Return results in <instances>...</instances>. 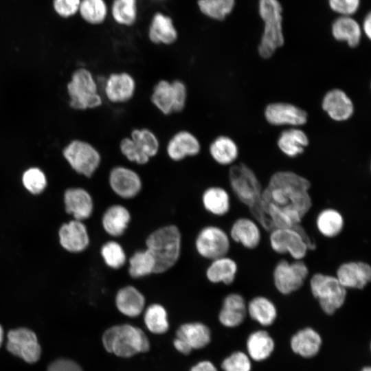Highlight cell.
I'll return each instance as SVG.
<instances>
[{"instance_id":"6da1fadb","label":"cell","mask_w":371,"mask_h":371,"mask_svg":"<svg viewBox=\"0 0 371 371\" xmlns=\"http://www.w3.org/2000/svg\"><path fill=\"white\" fill-rule=\"evenodd\" d=\"M311 183L291 171L273 173L262 190L261 205L273 228L296 227L312 207Z\"/></svg>"},{"instance_id":"7a4b0ae2","label":"cell","mask_w":371,"mask_h":371,"mask_svg":"<svg viewBox=\"0 0 371 371\" xmlns=\"http://www.w3.org/2000/svg\"><path fill=\"white\" fill-rule=\"evenodd\" d=\"M229 182L236 198L247 206L255 221L267 231L273 226L261 205L263 188L254 172L246 164L232 166L229 170Z\"/></svg>"},{"instance_id":"3957f363","label":"cell","mask_w":371,"mask_h":371,"mask_svg":"<svg viewBox=\"0 0 371 371\" xmlns=\"http://www.w3.org/2000/svg\"><path fill=\"white\" fill-rule=\"evenodd\" d=\"M145 244L155 261V273L161 274L175 267L180 258L181 232L174 224L163 225L148 235Z\"/></svg>"},{"instance_id":"277c9868","label":"cell","mask_w":371,"mask_h":371,"mask_svg":"<svg viewBox=\"0 0 371 371\" xmlns=\"http://www.w3.org/2000/svg\"><path fill=\"white\" fill-rule=\"evenodd\" d=\"M105 350L115 355L128 358L150 349V341L139 328L128 324H117L106 329L102 335Z\"/></svg>"},{"instance_id":"5b68a950","label":"cell","mask_w":371,"mask_h":371,"mask_svg":"<svg viewBox=\"0 0 371 371\" xmlns=\"http://www.w3.org/2000/svg\"><path fill=\"white\" fill-rule=\"evenodd\" d=\"M258 12L264 22V31L258 51L262 58H269L284 43L282 7L278 0H259Z\"/></svg>"},{"instance_id":"8992f818","label":"cell","mask_w":371,"mask_h":371,"mask_svg":"<svg viewBox=\"0 0 371 371\" xmlns=\"http://www.w3.org/2000/svg\"><path fill=\"white\" fill-rule=\"evenodd\" d=\"M269 241L276 254H289L295 260H303L308 250L315 248V243L301 225L274 228L270 231Z\"/></svg>"},{"instance_id":"52a82bcc","label":"cell","mask_w":371,"mask_h":371,"mask_svg":"<svg viewBox=\"0 0 371 371\" xmlns=\"http://www.w3.org/2000/svg\"><path fill=\"white\" fill-rule=\"evenodd\" d=\"M310 289L312 295L326 315L335 314L345 304L347 290L335 276L322 273L313 274L310 280Z\"/></svg>"},{"instance_id":"ba28073f","label":"cell","mask_w":371,"mask_h":371,"mask_svg":"<svg viewBox=\"0 0 371 371\" xmlns=\"http://www.w3.org/2000/svg\"><path fill=\"white\" fill-rule=\"evenodd\" d=\"M67 91L69 104L74 109H95L102 104L96 80L87 69L79 68L73 73Z\"/></svg>"},{"instance_id":"9c48e42d","label":"cell","mask_w":371,"mask_h":371,"mask_svg":"<svg viewBox=\"0 0 371 371\" xmlns=\"http://www.w3.org/2000/svg\"><path fill=\"white\" fill-rule=\"evenodd\" d=\"M188 101V88L179 79H161L153 87L150 102L164 115L181 112Z\"/></svg>"},{"instance_id":"30bf717a","label":"cell","mask_w":371,"mask_h":371,"mask_svg":"<svg viewBox=\"0 0 371 371\" xmlns=\"http://www.w3.org/2000/svg\"><path fill=\"white\" fill-rule=\"evenodd\" d=\"M63 155L71 167L78 174L91 177L102 162L99 150L90 143L76 139L63 150Z\"/></svg>"},{"instance_id":"8fae6325","label":"cell","mask_w":371,"mask_h":371,"mask_svg":"<svg viewBox=\"0 0 371 371\" xmlns=\"http://www.w3.org/2000/svg\"><path fill=\"white\" fill-rule=\"evenodd\" d=\"M231 239L223 228L209 225L202 227L194 240V248L201 258L212 260L227 256L229 251Z\"/></svg>"},{"instance_id":"7c38bea8","label":"cell","mask_w":371,"mask_h":371,"mask_svg":"<svg viewBox=\"0 0 371 371\" xmlns=\"http://www.w3.org/2000/svg\"><path fill=\"white\" fill-rule=\"evenodd\" d=\"M308 274V268L303 260H281L273 271V284L280 293L290 295L303 286Z\"/></svg>"},{"instance_id":"4fadbf2b","label":"cell","mask_w":371,"mask_h":371,"mask_svg":"<svg viewBox=\"0 0 371 371\" xmlns=\"http://www.w3.org/2000/svg\"><path fill=\"white\" fill-rule=\"evenodd\" d=\"M108 182L112 192L125 200L135 198L143 188L139 174L135 170L124 165L111 168L109 172Z\"/></svg>"},{"instance_id":"5bb4252c","label":"cell","mask_w":371,"mask_h":371,"mask_svg":"<svg viewBox=\"0 0 371 371\" xmlns=\"http://www.w3.org/2000/svg\"><path fill=\"white\" fill-rule=\"evenodd\" d=\"M6 348L10 352L27 363L37 361L41 352L36 334L26 328L10 330Z\"/></svg>"},{"instance_id":"9a60e30c","label":"cell","mask_w":371,"mask_h":371,"mask_svg":"<svg viewBox=\"0 0 371 371\" xmlns=\"http://www.w3.org/2000/svg\"><path fill=\"white\" fill-rule=\"evenodd\" d=\"M103 89L104 97L109 102L115 104H124L135 96L137 82L129 72H113L105 79Z\"/></svg>"},{"instance_id":"2e32d148","label":"cell","mask_w":371,"mask_h":371,"mask_svg":"<svg viewBox=\"0 0 371 371\" xmlns=\"http://www.w3.org/2000/svg\"><path fill=\"white\" fill-rule=\"evenodd\" d=\"M201 148V143L195 134L188 130H179L168 140L166 153L171 161L179 162L199 155Z\"/></svg>"},{"instance_id":"e0dca14e","label":"cell","mask_w":371,"mask_h":371,"mask_svg":"<svg viewBox=\"0 0 371 371\" xmlns=\"http://www.w3.org/2000/svg\"><path fill=\"white\" fill-rule=\"evenodd\" d=\"M335 276L346 290H361L371 280V267L364 261L345 262L338 267Z\"/></svg>"},{"instance_id":"ac0fdd59","label":"cell","mask_w":371,"mask_h":371,"mask_svg":"<svg viewBox=\"0 0 371 371\" xmlns=\"http://www.w3.org/2000/svg\"><path fill=\"white\" fill-rule=\"evenodd\" d=\"M265 117L272 125L300 126L306 123L308 115L305 111L292 104L274 102L266 106Z\"/></svg>"},{"instance_id":"d6986e66","label":"cell","mask_w":371,"mask_h":371,"mask_svg":"<svg viewBox=\"0 0 371 371\" xmlns=\"http://www.w3.org/2000/svg\"><path fill=\"white\" fill-rule=\"evenodd\" d=\"M59 240L64 249L77 253L87 248L90 239L86 225L82 221L74 219L61 226Z\"/></svg>"},{"instance_id":"ffe728a7","label":"cell","mask_w":371,"mask_h":371,"mask_svg":"<svg viewBox=\"0 0 371 371\" xmlns=\"http://www.w3.org/2000/svg\"><path fill=\"white\" fill-rule=\"evenodd\" d=\"M131 219V213L125 205L115 203L105 210L101 223L104 231L111 237L117 238L125 234Z\"/></svg>"},{"instance_id":"44dd1931","label":"cell","mask_w":371,"mask_h":371,"mask_svg":"<svg viewBox=\"0 0 371 371\" xmlns=\"http://www.w3.org/2000/svg\"><path fill=\"white\" fill-rule=\"evenodd\" d=\"M229 236L231 240L248 249H256L262 239L260 225L247 217L237 218L230 227Z\"/></svg>"},{"instance_id":"7402d4cb","label":"cell","mask_w":371,"mask_h":371,"mask_svg":"<svg viewBox=\"0 0 371 371\" xmlns=\"http://www.w3.org/2000/svg\"><path fill=\"white\" fill-rule=\"evenodd\" d=\"M115 304L122 315L137 317L146 308V298L136 286L128 284L120 288L115 293Z\"/></svg>"},{"instance_id":"603a6c76","label":"cell","mask_w":371,"mask_h":371,"mask_svg":"<svg viewBox=\"0 0 371 371\" xmlns=\"http://www.w3.org/2000/svg\"><path fill=\"white\" fill-rule=\"evenodd\" d=\"M247 303L243 295L237 293L227 294L223 299L218 313L220 323L228 328L239 326L247 316Z\"/></svg>"},{"instance_id":"cb8c5ba5","label":"cell","mask_w":371,"mask_h":371,"mask_svg":"<svg viewBox=\"0 0 371 371\" xmlns=\"http://www.w3.org/2000/svg\"><path fill=\"white\" fill-rule=\"evenodd\" d=\"M322 106L331 119L337 122L350 118L355 110L351 99L339 89L330 90L325 94Z\"/></svg>"},{"instance_id":"d4e9b609","label":"cell","mask_w":371,"mask_h":371,"mask_svg":"<svg viewBox=\"0 0 371 371\" xmlns=\"http://www.w3.org/2000/svg\"><path fill=\"white\" fill-rule=\"evenodd\" d=\"M322 345L321 335L311 327L297 330L290 339L291 350L304 359L315 357L320 351Z\"/></svg>"},{"instance_id":"484cf974","label":"cell","mask_w":371,"mask_h":371,"mask_svg":"<svg viewBox=\"0 0 371 371\" xmlns=\"http://www.w3.org/2000/svg\"><path fill=\"white\" fill-rule=\"evenodd\" d=\"M148 36L155 45H170L177 41L178 32L170 16L156 12L149 25Z\"/></svg>"},{"instance_id":"4316f807","label":"cell","mask_w":371,"mask_h":371,"mask_svg":"<svg viewBox=\"0 0 371 371\" xmlns=\"http://www.w3.org/2000/svg\"><path fill=\"white\" fill-rule=\"evenodd\" d=\"M66 212L74 219L84 221L89 218L93 211V201L91 194L85 189L74 188L67 190L64 196Z\"/></svg>"},{"instance_id":"83f0119b","label":"cell","mask_w":371,"mask_h":371,"mask_svg":"<svg viewBox=\"0 0 371 371\" xmlns=\"http://www.w3.org/2000/svg\"><path fill=\"white\" fill-rule=\"evenodd\" d=\"M238 272L236 262L227 255L210 261L205 270L207 280L213 284H232Z\"/></svg>"},{"instance_id":"f1b7e54d","label":"cell","mask_w":371,"mask_h":371,"mask_svg":"<svg viewBox=\"0 0 371 371\" xmlns=\"http://www.w3.org/2000/svg\"><path fill=\"white\" fill-rule=\"evenodd\" d=\"M201 203L205 210L215 216H223L230 210L231 199L223 187L212 186L204 190Z\"/></svg>"},{"instance_id":"f546056e","label":"cell","mask_w":371,"mask_h":371,"mask_svg":"<svg viewBox=\"0 0 371 371\" xmlns=\"http://www.w3.org/2000/svg\"><path fill=\"white\" fill-rule=\"evenodd\" d=\"M246 348L251 361L261 362L271 356L275 350V341L267 331L258 330L248 336Z\"/></svg>"},{"instance_id":"4dcf8cb0","label":"cell","mask_w":371,"mask_h":371,"mask_svg":"<svg viewBox=\"0 0 371 371\" xmlns=\"http://www.w3.org/2000/svg\"><path fill=\"white\" fill-rule=\"evenodd\" d=\"M247 315L260 326H271L277 319L278 309L276 304L269 298L263 296H255L247 305Z\"/></svg>"},{"instance_id":"1f68e13d","label":"cell","mask_w":371,"mask_h":371,"mask_svg":"<svg viewBox=\"0 0 371 371\" xmlns=\"http://www.w3.org/2000/svg\"><path fill=\"white\" fill-rule=\"evenodd\" d=\"M331 32L334 38L344 41L350 47H357L361 39L362 30L358 22L350 16H340L332 23Z\"/></svg>"},{"instance_id":"d6a6232c","label":"cell","mask_w":371,"mask_h":371,"mask_svg":"<svg viewBox=\"0 0 371 371\" xmlns=\"http://www.w3.org/2000/svg\"><path fill=\"white\" fill-rule=\"evenodd\" d=\"M176 337L183 341L192 350L201 349L210 342L211 331L201 322L186 323L177 329Z\"/></svg>"},{"instance_id":"836d02e7","label":"cell","mask_w":371,"mask_h":371,"mask_svg":"<svg viewBox=\"0 0 371 371\" xmlns=\"http://www.w3.org/2000/svg\"><path fill=\"white\" fill-rule=\"evenodd\" d=\"M208 151L212 159L221 166L232 164L239 153L236 142L226 135H219L214 139L209 146Z\"/></svg>"},{"instance_id":"e575fe53","label":"cell","mask_w":371,"mask_h":371,"mask_svg":"<svg viewBox=\"0 0 371 371\" xmlns=\"http://www.w3.org/2000/svg\"><path fill=\"white\" fill-rule=\"evenodd\" d=\"M344 218L341 213L333 207L321 210L316 218V227L318 232L324 237L333 238L343 231Z\"/></svg>"},{"instance_id":"d590c367","label":"cell","mask_w":371,"mask_h":371,"mask_svg":"<svg viewBox=\"0 0 371 371\" xmlns=\"http://www.w3.org/2000/svg\"><path fill=\"white\" fill-rule=\"evenodd\" d=\"M308 142L306 134L303 131L295 128L282 131L278 139L280 150L290 157H295L303 153Z\"/></svg>"},{"instance_id":"8d00e7d4","label":"cell","mask_w":371,"mask_h":371,"mask_svg":"<svg viewBox=\"0 0 371 371\" xmlns=\"http://www.w3.org/2000/svg\"><path fill=\"white\" fill-rule=\"evenodd\" d=\"M127 262L128 275L133 279H140L155 273V261L146 248L135 251Z\"/></svg>"},{"instance_id":"74e56055","label":"cell","mask_w":371,"mask_h":371,"mask_svg":"<svg viewBox=\"0 0 371 371\" xmlns=\"http://www.w3.org/2000/svg\"><path fill=\"white\" fill-rule=\"evenodd\" d=\"M144 321L148 330L154 334H164L169 328L168 313L165 307L153 303L145 308Z\"/></svg>"},{"instance_id":"f35d334b","label":"cell","mask_w":371,"mask_h":371,"mask_svg":"<svg viewBox=\"0 0 371 371\" xmlns=\"http://www.w3.org/2000/svg\"><path fill=\"white\" fill-rule=\"evenodd\" d=\"M129 137L150 159L159 153L160 142L151 129L146 127L135 128L131 131Z\"/></svg>"},{"instance_id":"ab89813d","label":"cell","mask_w":371,"mask_h":371,"mask_svg":"<svg viewBox=\"0 0 371 371\" xmlns=\"http://www.w3.org/2000/svg\"><path fill=\"white\" fill-rule=\"evenodd\" d=\"M100 255L104 264L113 270L121 269L128 260L124 247L117 240L113 239L105 242L102 245Z\"/></svg>"},{"instance_id":"60d3db41","label":"cell","mask_w":371,"mask_h":371,"mask_svg":"<svg viewBox=\"0 0 371 371\" xmlns=\"http://www.w3.org/2000/svg\"><path fill=\"white\" fill-rule=\"evenodd\" d=\"M111 14L117 24L128 27L133 25L137 16V0H113Z\"/></svg>"},{"instance_id":"b9f144b4","label":"cell","mask_w":371,"mask_h":371,"mask_svg":"<svg viewBox=\"0 0 371 371\" xmlns=\"http://www.w3.org/2000/svg\"><path fill=\"white\" fill-rule=\"evenodd\" d=\"M197 5L205 16L223 21L232 12L235 0H198Z\"/></svg>"},{"instance_id":"7bdbcfd3","label":"cell","mask_w":371,"mask_h":371,"mask_svg":"<svg viewBox=\"0 0 371 371\" xmlns=\"http://www.w3.org/2000/svg\"><path fill=\"white\" fill-rule=\"evenodd\" d=\"M79 10L83 19L93 25L102 23L108 14V8L104 0H82Z\"/></svg>"},{"instance_id":"ee69618b","label":"cell","mask_w":371,"mask_h":371,"mask_svg":"<svg viewBox=\"0 0 371 371\" xmlns=\"http://www.w3.org/2000/svg\"><path fill=\"white\" fill-rule=\"evenodd\" d=\"M119 150L127 161L139 166L146 165L150 160L129 136L124 137L120 140Z\"/></svg>"},{"instance_id":"f6af8a7d","label":"cell","mask_w":371,"mask_h":371,"mask_svg":"<svg viewBox=\"0 0 371 371\" xmlns=\"http://www.w3.org/2000/svg\"><path fill=\"white\" fill-rule=\"evenodd\" d=\"M22 182L25 189L34 194H40L47 186L44 172L38 168H30L22 176Z\"/></svg>"},{"instance_id":"bcb514c9","label":"cell","mask_w":371,"mask_h":371,"mask_svg":"<svg viewBox=\"0 0 371 371\" xmlns=\"http://www.w3.org/2000/svg\"><path fill=\"white\" fill-rule=\"evenodd\" d=\"M221 368L223 371H251V359L246 352L235 351L223 360Z\"/></svg>"},{"instance_id":"7dc6e473","label":"cell","mask_w":371,"mask_h":371,"mask_svg":"<svg viewBox=\"0 0 371 371\" xmlns=\"http://www.w3.org/2000/svg\"><path fill=\"white\" fill-rule=\"evenodd\" d=\"M328 5L341 16H350L359 9L360 0H328Z\"/></svg>"},{"instance_id":"c3c4849f","label":"cell","mask_w":371,"mask_h":371,"mask_svg":"<svg viewBox=\"0 0 371 371\" xmlns=\"http://www.w3.org/2000/svg\"><path fill=\"white\" fill-rule=\"evenodd\" d=\"M80 0H54L56 12L63 17L74 15L79 10Z\"/></svg>"},{"instance_id":"681fc988","label":"cell","mask_w":371,"mask_h":371,"mask_svg":"<svg viewBox=\"0 0 371 371\" xmlns=\"http://www.w3.org/2000/svg\"><path fill=\"white\" fill-rule=\"evenodd\" d=\"M47 371H83L81 367L75 361L60 359L53 361Z\"/></svg>"},{"instance_id":"f907efd6","label":"cell","mask_w":371,"mask_h":371,"mask_svg":"<svg viewBox=\"0 0 371 371\" xmlns=\"http://www.w3.org/2000/svg\"><path fill=\"white\" fill-rule=\"evenodd\" d=\"M190 371H218L216 366L210 361H202L194 365Z\"/></svg>"},{"instance_id":"816d5d0a","label":"cell","mask_w":371,"mask_h":371,"mask_svg":"<svg viewBox=\"0 0 371 371\" xmlns=\"http://www.w3.org/2000/svg\"><path fill=\"white\" fill-rule=\"evenodd\" d=\"M173 344L175 348L183 355H188L192 352V349L181 339L175 338Z\"/></svg>"},{"instance_id":"f5cc1de1","label":"cell","mask_w":371,"mask_h":371,"mask_svg":"<svg viewBox=\"0 0 371 371\" xmlns=\"http://www.w3.org/2000/svg\"><path fill=\"white\" fill-rule=\"evenodd\" d=\"M362 29L364 33L366 34V36L370 39L371 38V15L370 13H368V14L364 18Z\"/></svg>"},{"instance_id":"db71d44e","label":"cell","mask_w":371,"mask_h":371,"mask_svg":"<svg viewBox=\"0 0 371 371\" xmlns=\"http://www.w3.org/2000/svg\"><path fill=\"white\" fill-rule=\"evenodd\" d=\"M360 371H371V368L370 366H364L363 367Z\"/></svg>"},{"instance_id":"11a10c76","label":"cell","mask_w":371,"mask_h":371,"mask_svg":"<svg viewBox=\"0 0 371 371\" xmlns=\"http://www.w3.org/2000/svg\"><path fill=\"white\" fill-rule=\"evenodd\" d=\"M2 340H3V329L1 326H0V346L2 343Z\"/></svg>"}]
</instances>
